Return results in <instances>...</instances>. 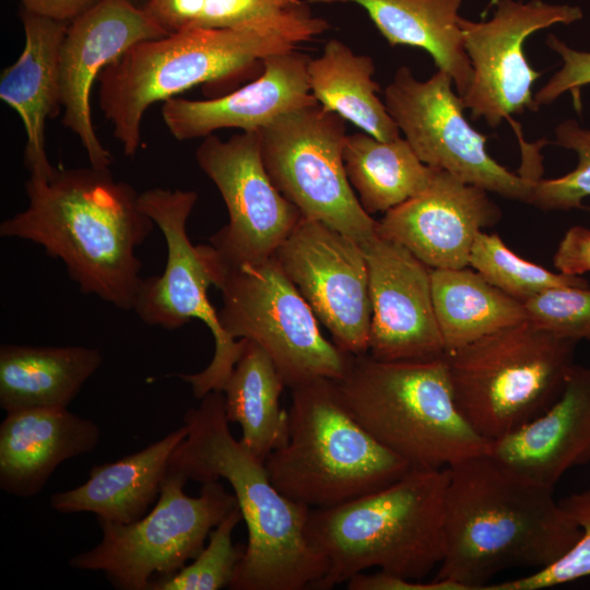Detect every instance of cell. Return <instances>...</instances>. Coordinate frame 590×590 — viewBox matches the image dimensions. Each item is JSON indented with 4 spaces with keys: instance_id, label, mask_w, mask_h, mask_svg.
Wrapping results in <instances>:
<instances>
[{
    "instance_id": "f1b7e54d",
    "label": "cell",
    "mask_w": 590,
    "mask_h": 590,
    "mask_svg": "<svg viewBox=\"0 0 590 590\" xmlns=\"http://www.w3.org/2000/svg\"><path fill=\"white\" fill-rule=\"evenodd\" d=\"M244 350L222 392L229 423L241 428L240 441L257 458L282 447L288 436V411L280 405L285 382L269 354L245 339Z\"/></svg>"
},
{
    "instance_id": "f35d334b",
    "label": "cell",
    "mask_w": 590,
    "mask_h": 590,
    "mask_svg": "<svg viewBox=\"0 0 590 590\" xmlns=\"http://www.w3.org/2000/svg\"><path fill=\"white\" fill-rule=\"evenodd\" d=\"M349 590H458L444 580L421 582L378 571L371 575L357 574L346 582Z\"/></svg>"
},
{
    "instance_id": "8d00e7d4",
    "label": "cell",
    "mask_w": 590,
    "mask_h": 590,
    "mask_svg": "<svg viewBox=\"0 0 590 590\" xmlns=\"http://www.w3.org/2000/svg\"><path fill=\"white\" fill-rule=\"evenodd\" d=\"M546 44L562 57L563 66L534 95L539 106L548 105L562 94L570 91L574 96L581 86L590 84V51L576 50L554 34H548Z\"/></svg>"
},
{
    "instance_id": "484cf974",
    "label": "cell",
    "mask_w": 590,
    "mask_h": 590,
    "mask_svg": "<svg viewBox=\"0 0 590 590\" xmlns=\"http://www.w3.org/2000/svg\"><path fill=\"white\" fill-rule=\"evenodd\" d=\"M311 3H354L363 8L391 46L427 51L437 69L447 72L462 96L472 79L459 15L463 0H307Z\"/></svg>"
},
{
    "instance_id": "7402d4cb",
    "label": "cell",
    "mask_w": 590,
    "mask_h": 590,
    "mask_svg": "<svg viewBox=\"0 0 590 590\" xmlns=\"http://www.w3.org/2000/svg\"><path fill=\"white\" fill-rule=\"evenodd\" d=\"M99 439L94 421L68 409L5 413L0 424V488L15 497H34L63 461L92 452Z\"/></svg>"
},
{
    "instance_id": "2e32d148",
    "label": "cell",
    "mask_w": 590,
    "mask_h": 590,
    "mask_svg": "<svg viewBox=\"0 0 590 590\" xmlns=\"http://www.w3.org/2000/svg\"><path fill=\"white\" fill-rule=\"evenodd\" d=\"M194 157L228 212V223L209 240L216 253L225 260L273 255L303 215L268 175L259 130L241 131L226 141L209 134Z\"/></svg>"
},
{
    "instance_id": "ffe728a7",
    "label": "cell",
    "mask_w": 590,
    "mask_h": 590,
    "mask_svg": "<svg viewBox=\"0 0 590 590\" xmlns=\"http://www.w3.org/2000/svg\"><path fill=\"white\" fill-rule=\"evenodd\" d=\"M309 60L296 48L270 55L253 81L231 93L203 101L173 97L163 102L162 119L178 141L227 128L261 130L284 114L317 103L309 88Z\"/></svg>"
},
{
    "instance_id": "3957f363",
    "label": "cell",
    "mask_w": 590,
    "mask_h": 590,
    "mask_svg": "<svg viewBox=\"0 0 590 590\" xmlns=\"http://www.w3.org/2000/svg\"><path fill=\"white\" fill-rule=\"evenodd\" d=\"M182 421L187 436L168 469L201 484L227 481L247 528L245 555L228 589H317L327 563L305 535L310 509L283 495L264 461L232 435L223 392L206 393Z\"/></svg>"
},
{
    "instance_id": "4dcf8cb0",
    "label": "cell",
    "mask_w": 590,
    "mask_h": 590,
    "mask_svg": "<svg viewBox=\"0 0 590 590\" xmlns=\"http://www.w3.org/2000/svg\"><path fill=\"white\" fill-rule=\"evenodd\" d=\"M343 162L359 203L370 215L386 213L422 192L437 169L424 164L404 138L381 141L366 132L346 135Z\"/></svg>"
},
{
    "instance_id": "b9f144b4",
    "label": "cell",
    "mask_w": 590,
    "mask_h": 590,
    "mask_svg": "<svg viewBox=\"0 0 590 590\" xmlns=\"http://www.w3.org/2000/svg\"><path fill=\"white\" fill-rule=\"evenodd\" d=\"M494 1H496V0H491L489 4H492ZM489 4H488V5H489Z\"/></svg>"
},
{
    "instance_id": "5b68a950",
    "label": "cell",
    "mask_w": 590,
    "mask_h": 590,
    "mask_svg": "<svg viewBox=\"0 0 590 590\" xmlns=\"http://www.w3.org/2000/svg\"><path fill=\"white\" fill-rule=\"evenodd\" d=\"M296 47L278 33L249 28H191L142 40L101 72L98 105L125 155L133 156L151 105L197 85L246 80L268 56Z\"/></svg>"
},
{
    "instance_id": "ac0fdd59",
    "label": "cell",
    "mask_w": 590,
    "mask_h": 590,
    "mask_svg": "<svg viewBox=\"0 0 590 590\" xmlns=\"http://www.w3.org/2000/svg\"><path fill=\"white\" fill-rule=\"evenodd\" d=\"M362 246L371 303L368 354L386 362L446 356L433 303L432 269L378 234Z\"/></svg>"
},
{
    "instance_id": "4fadbf2b",
    "label": "cell",
    "mask_w": 590,
    "mask_h": 590,
    "mask_svg": "<svg viewBox=\"0 0 590 590\" xmlns=\"http://www.w3.org/2000/svg\"><path fill=\"white\" fill-rule=\"evenodd\" d=\"M451 76L437 69L426 81L400 67L384 92L388 113L418 158L459 180L507 198L529 203L539 176L517 175L486 150L487 137L468 122L461 96Z\"/></svg>"
},
{
    "instance_id": "1f68e13d",
    "label": "cell",
    "mask_w": 590,
    "mask_h": 590,
    "mask_svg": "<svg viewBox=\"0 0 590 590\" xmlns=\"http://www.w3.org/2000/svg\"><path fill=\"white\" fill-rule=\"evenodd\" d=\"M469 266L510 297L524 303L554 287H589L580 275L555 273L510 250L497 234L480 232L473 243Z\"/></svg>"
},
{
    "instance_id": "cb8c5ba5",
    "label": "cell",
    "mask_w": 590,
    "mask_h": 590,
    "mask_svg": "<svg viewBox=\"0 0 590 590\" xmlns=\"http://www.w3.org/2000/svg\"><path fill=\"white\" fill-rule=\"evenodd\" d=\"M187 432L184 424L140 451L93 465L82 485L54 493L50 507L60 514L92 512L121 524L139 520L156 503L170 457Z\"/></svg>"
},
{
    "instance_id": "7c38bea8",
    "label": "cell",
    "mask_w": 590,
    "mask_h": 590,
    "mask_svg": "<svg viewBox=\"0 0 590 590\" xmlns=\"http://www.w3.org/2000/svg\"><path fill=\"white\" fill-rule=\"evenodd\" d=\"M197 201L193 190L153 188L140 193L142 211L165 238L167 258L162 274L142 279L132 309L142 322L165 330L179 329L192 319L209 328L214 339L210 364L199 373L177 375L191 386L197 399H202L211 391L222 392L246 341L226 335L209 300L213 276L201 245H192L187 232Z\"/></svg>"
},
{
    "instance_id": "9a60e30c",
    "label": "cell",
    "mask_w": 590,
    "mask_h": 590,
    "mask_svg": "<svg viewBox=\"0 0 590 590\" xmlns=\"http://www.w3.org/2000/svg\"><path fill=\"white\" fill-rule=\"evenodd\" d=\"M273 256L332 342L352 355L368 353L371 303L363 246L302 216Z\"/></svg>"
},
{
    "instance_id": "52a82bcc",
    "label": "cell",
    "mask_w": 590,
    "mask_h": 590,
    "mask_svg": "<svg viewBox=\"0 0 590 590\" xmlns=\"http://www.w3.org/2000/svg\"><path fill=\"white\" fill-rule=\"evenodd\" d=\"M286 442L264 461L273 485L309 509L331 508L378 491L410 465L355 418L338 384L316 378L291 388Z\"/></svg>"
},
{
    "instance_id": "277c9868",
    "label": "cell",
    "mask_w": 590,
    "mask_h": 590,
    "mask_svg": "<svg viewBox=\"0 0 590 590\" xmlns=\"http://www.w3.org/2000/svg\"><path fill=\"white\" fill-rule=\"evenodd\" d=\"M448 469H411L351 502L310 509L305 535L327 563L317 589L328 590L376 567L421 581L445 555Z\"/></svg>"
},
{
    "instance_id": "7a4b0ae2",
    "label": "cell",
    "mask_w": 590,
    "mask_h": 590,
    "mask_svg": "<svg viewBox=\"0 0 590 590\" xmlns=\"http://www.w3.org/2000/svg\"><path fill=\"white\" fill-rule=\"evenodd\" d=\"M448 469L445 555L436 580L458 590H485L498 574L542 569L568 552L581 530L554 497L488 453Z\"/></svg>"
},
{
    "instance_id": "5bb4252c",
    "label": "cell",
    "mask_w": 590,
    "mask_h": 590,
    "mask_svg": "<svg viewBox=\"0 0 590 590\" xmlns=\"http://www.w3.org/2000/svg\"><path fill=\"white\" fill-rule=\"evenodd\" d=\"M488 21H460L465 52L472 67L468 91L461 96L473 119H484L498 127L504 119L526 110L538 111L532 95L541 73L524 55L527 38L555 24L569 25L582 19L577 5L548 3L542 0H496Z\"/></svg>"
},
{
    "instance_id": "9c48e42d",
    "label": "cell",
    "mask_w": 590,
    "mask_h": 590,
    "mask_svg": "<svg viewBox=\"0 0 590 590\" xmlns=\"http://www.w3.org/2000/svg\"><path fill=\"white\" fill-rule=\"evenodd\" d=\"M201 247L222 293L217 316L228 338L260 345L290 389L316 378L343 377L352 354L323 337L314 311L273 255L225 260L210 244Z\"/></svg>"
},
{
    "instance_id": "ab89813d",
    "label": "cell",
    "mask_w": 590,
    "mask_h": 590,
    "mask_svg": "<svg viewBox=\"0 0 590 590\" xmlns=\"http://www.w3.org/2000/svg\"><path fill=\"white\" fill-rule=\"evenodd\" d=\"M101 0H20L22 8L35 14L70 23Z\"/></svg>"
},
{
    "instance_id": "60d3db41",
    "label": "cell",
    "mask_w": 590,
    "mask_h": 590,
    "mask_svg": "<svg viewBox=\"0 0 590 590\" xmlns=\"http://www.w3.org/2000/svg\"><path fill=\"white\" fill-rule=\"evenodd\" d=\"M134 3H137L138 5H141L143 7V3L145 0H132Z\"/></svg>"
},
{
    "instance_id": "e0dca14e",
    "label": "cell",
    "mask_w": 590,
    "mask_h": 590,
    "mask_svg": "<svg viewBox=\"0 0 590 590\" xmlns=\"http://www.w3.org/2000/svg\"><path fill=\"white\" fill-rule=\"evenodd\" d=\"M167 34L132 0H101L68 23L59 52L62 123L78 137L91 166L109 168L113 164L92 120L94 83L131 46Z\"/></svg>"
},
{
    "instance_id": "d4e9b609",
    "label": "cell",
    "mask_w": 590,
    "mask_h": 590,
    "mask_svg": "<svg viewBox=\"0 0 590 590\" xmlns=\"http://www.w3.org/2000/svg\"><path fill=\"white\" fill-rule=\"evenodd\" d=\"M102 363L95 347L2 344L0 406L5 413L68 409Z\"/></svg>"
},
{
    "instance_id": "e575fe53",
    "label": "cell",
    "mask_w": 590,
    "mask_h": 590,
    "mask_svg": "<svg viewBox=\"0 0 590 590\" xmlns=\"http://www.w3.org/2000/svg\"><path fill=\"white\" fill-rule=\"evenodd\" d=\"M555 144L577 153V167L558 178H538L529 204L546 211L585 209L582 200L590 197V129L568 119L555 128Z\"/></svg>"
},
{
    "instance_id": "83f0119b",
    "label": "cell",
    "mask_w": 590,
    "mask_h": 590,
    "mask_svg": "<svg viewBox=\"0 0 590 590\" xmlns=\"http://www.w3.org/2000/svg\"><path fill=\"white\" fill-rule=\"evenodd\" d=\"M432 294L446 354L530 320L523 303L468 267L432 269Z\"/></svg>"
},
{
    "instance_id": "d6a6232c",
    "label": "cell",
    "mask_w": 590,
    "mask_h": 590,
    "mask_svg": "<svg viewBox=\"0 0 590 590\" xmlns=\"http://www.w3.org/2000/svg\"><path fill=\"white\" fill-rule=\"evenodd\" d=\"M243 520L237 506L214 527L199 555L181 570L155 579L150 590H219L229 588L246 545L234 544L233 532Z\"/></svg>"
},
{
    "instance_id": "ba28073f",
    "label": "cell",
    "mask_w": 590,
    "mask_h": 590,
    "mask_svg": "<svg viewBox=\"0 0 590 590\" xmlns=\"http://www.w3.org/2000/svg\"><path fill=\"white\" fill-rule=\"evenodd\" d=\"M577 343L528 320L446 354L459 411L491 442L515 432L558 399Z\"/></svg>"
},
{
    "instance_id": "6da1fadb",
    "label": "cell",
    "mask_w": 590,
    "mask_h": 590,
    "mask_svg": "<svg viewBox=\"0 0 590 590\" xmlns=\"http://www.w3.org/2000/svg\"><path fill=\"white\" fill-rule=\"evenodd\" d=\"M27 206L0 224V236L39 245L59 259L80 291L128 310L142 281L135 249L153 231L139 196L109 168H56L30 176Z\"/></svg>"
},
{
    "instance_id": "4316f807",
    "label": "cell",
    "mask_w": 590,
    "mask_h": 590,
    "mask_svg": "<svg viewBox=\"0 0 590 590\" xmlns=\"http://www.w3.org/2000/svg\"><path fill=\"white\" fill-rule=\"evenodd\" d=\"M143 8L168 33L249 28L278 33L298 46L330 28L303 0H145Z\"/></svg>"
},
{
    "instance_id": "8fae6325",
    "label": "cell",
    "mask_w": 590,
    "mask_h": 590,
    "mask_svg": "<svg viewBox=\"0 0 590 590\" xmlns=\"http://www.w3.org/2000/svg\"><path fill=\"white\" fill-rule=\"evenodd\" d=\"M345 120L318 102L282 115L260 132L262 160L273 185L304 217L361 245L377 223L358 201L343 162Z\"/></svg>"
},
{
    "instance_id": "74e56055",
    "label": "cell",
    "mask_w": 590,
    "mask_h": 590,
    "mask_svg": "<svg viewBox=\"0 0 590 590\" xmlns=\"http://www.w3.org/2000/svg\"><path fill=\"white\" fill-rule=\"evenodd\" d=\"M553 263L565 274L590 272V229L579 225L570 227L557 246Z\"/></svg>"
},
{
    "instance_id": "d6986e66",
    "label": "cell",
    "mask_w": 590,
    "mask_h": 590,
    "mask_svg": "<svg viewBox=\"0 0 590 590\" xmlns=\"http://www.w3.org/2000/svg\"><path fill=\"white\" fill-rule=\"evenodd\" d=\"M487 193L437 168L422 192L385 213L377 234L403 246L430 269L469 267L476 235L502 219Z\"/></svg>"
},
{
    "instance_id": "30bf717a",
    "label": "cell",
    "mask_w": 590,
    "mask_h": 590,
    "mask_svg": "<svg viewBox=\"0 0 590 590\" xmlns=\"http://www.w3.org/2000/svg\"><path fill=\"white\" fill-rule=\"evenodd\" d=\"M188 479L167 469L153 508L139 520L97 522L101 541L69 559L73 569L102 571L120 590H150L151 583L181 570L203 550L211 530L238 504L219 481L202 483L188 496Z\"/></svg>"
},
{
    "instance_id": "44dd1931",
    "label": "cell",
    "mask_w": 590,
    "mask_h": 590,
    "mask_svg": "<svg viewBox=\"0 0 590 590\" xmlns=\"http://www.w3.org/2000/svg\"><path fill=\"white\" fill-rule=\"evenodd\" d=\"M488 455L521 477L554 488L590 462V366L574 365L558 399L515 432L491 442Z\"/></svg>"
},
{
    "instance_id": "836d02e7",
    "label": "cell",
    "mask_w": 590,
    "mask_h": 590,
    "mask_svg": "<svg viewBox=\"0 0 590 590\" xmlns=\"http://www.w3.org/2000/svg\"><path fill=\"white\" fill-rule=\"evenodd\" d=\"M559 504L581 530L575 545L553 564L518 579L488 585L485 590H540L590 576V484Z\"/></svg>"
},
{
    "instance_id": "7bdbcfd3",
    "label": "cell",
    "mask_w": 590,
    "mask_h": 590,
    "mask_svg": "<svg viewBox=\"0 0 590 590\" xmlns=\"http://www.w3.org/2000/svg\"><path fill=\"white\" fill-rule=\"evenodd\" d=\"M588 211H590V208H587Z\"/></svg>"
},
{
    "instance_id": "603a6c76",
    "label": "cell",
    "mask_w": 590,
    "mask_h": 590,
    "mask_svg": "<svg viewBox=\"0 0 590 590\" xmlns=\"http://www.w3.org/2000/svg\"><path fill=\"white\" fill-rule=\"evenodd\" d=\"M25 43L19 58L3 69L0 98L20 116L25 133L24 165L30 176L50 178L54 167L45 149L47 119L62 108L59 52L68 23L21 8Z\"/></svg>"
},
{
    "instance_id": "f546056e",
    "label": "cell",
    "mask_w": 590,
    "mask_h": 590,
    "mask_svg": "<svg viewBox=\"0 0 590 590\" xmlns=\"http://www.w3.org/2000/svg\"><path fill=\"white\" fill-rule=\"evenodd\" d=\"M370 56L355 54L339 39H330L322 54L308 63L309 88L324 108L378 140L391 141L401 132L379 96Z\"/></svg>"
},
{
    "instance_id": "d590c367",
    "label": "cell",
    "mask_w": 590,
    "mask_h": 590,
    "mask_svg": "<svg viewBox=\"0 0 590 590\" xmlns=\"http://www.w3.org/2000/svg\"><path fill=\"white\" fill-rule=\"evenodd\" d=\"M531 321L576 342H590V288L554 287L523 303Z\"/></svg>"
},
{
    "instance_id": "8992f818",
    "label": "cell",
    "mask_w": 590,
    "mask_h": 590,
    "mask_svg": "<svg viewBox=\"0 0 590 590\" xmlns=\"http://www.w3.org/2000/svg\"><path fill=\"white\" fill-rule=\"evenodd\" d=\"M363 427L411 469H445L489 452L459 411L446 356L386 362L351 355L335 380Z\"/></svg>"
}]
</instances>
